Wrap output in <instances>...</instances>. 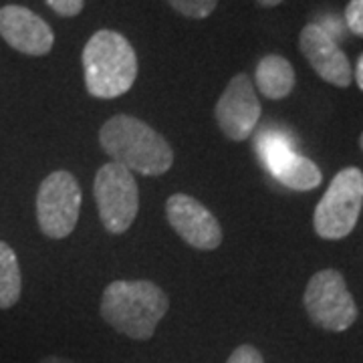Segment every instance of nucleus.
<instances>
[{"label": "nucleus", "mask_w": 363, "mask_h": 363, "mask_svg": "<svg viewBox=\"0 0 363 363\" xmlns=\"http://www.w3.org/2000/svg\"><path fill=\"white\" fill-rule=\"evenodd\" d=\"M99 143L116 164L143 176H162L174 164L166 138L133 116L107 119L99 130Z\"/></svg>", "instance_id": "f257e3e1"}, {"label": "nucleus", "mask_w": 363, "mask_h": 363, "mask_svg": "<svg viewBox=\"0 0 363 363\" xmlns=\"http://www.w3.org/2000/svg\"><path fill=\"white\" fill-rule=\"evenodd\" d=\"M101 317L117 333L135 341L154 337L169 309L168 295L152 281H113L101 295Z\"/></svg>", "instance_id": "f03ea898"}, {"label": "nucleus", "mask_w": 363, "mask_h": 363, "mask_svg": "<svg viewBox=\"0 0 363 363\" xmlns=\"http://www.w3.org/2000/svg\"><path fill=\"white\" fill-rule=\"evenodd\" d=\"M83 75L91 97L116 99L128 93L138 77V55L116 30H97L83 49Z\"/></svg>", "instance_id": "7ed1b4c3"}, {"label": "nucleus", "mask_w": 363, "mask_h": 363, "mask_svg": "<svg viewBox=\"0 0 363 363\" xmlns=\"http://www.w3.org/2000/svg\"><path fill=\"white\" fill-rule=\"evenodd\" d=\"M362 208L363 172L353 166L341 169L315 208V233L325 240H341L350 236L359 220Z\"/></svg>", "instance_id": "20e7f679"}, {"label": "nucleus", "mask_w": 363, "mask_h": 363, "mask_svg": "<svg viewBox=\"0 0 363 363\" xmlns=\"http://www.w3.org/2000/svg\"><path fill=\"white\" fill-rule=\"evenodd\" d=\"M93 196L107 233L123 234L131 228L140 210V190L133 172L116 162L104 164L95 174Z\"/></svg>", "instance_id": "39448f33"}, {"label": "nucleus", "mask_w": 363, "mask_h": 363, "mask_svg": "<svg viewBox=\"0 0 363 363\" xmlns=\"http://www.w3.org/2000/svg\"><path fill=\"white\" fill-rule=\"evenodd\" d=\"M303 301L313 323L331 333L347 331L359 315L343 274L335 269L315 272L307 283Z\"/></svg>", "instance_id": "423d86ee"}, {"label": "nucleus", "mask_w": 363, "mask_h": 363, "mask_svg": "<svg viewBox=\"0 0 363 363\" xmlns=\"http://www.w3.org/2000/svg\"><path fill=\"white\" fill-rule=\"evenodd\" d=\"M81 212V186L77 178L57 169L40 182L37 194V222L40 233L52 240L67 238L75 230Z\"/></svg>", "instance_id": "0eeeda50"}, {"label": "nucleus", "mask_w": 363, "mask_h": 363, "mask_svg": "<svg viewBox=\"0 0 363 363\" xmlns=\"http://www.w3.org/2000/svg\"><path fill=\"white\" fill-rule=\"evenodd\" d=\"M260 101L247 73L230 79L214 107V117L220 131L233 142H245L259 123Z\"/></svg>", "instance_id": "6e6552de"}, {"label": "nucleus", "mask_w": 363, "mask_h": 363, "mask_svg": "<svg viewBox=\"0 0 363 363\" xmlns=\"http://www.w3.org/2000/svg\"><path fill=\"white\" fill-rule=\"evenodd\" d=\"M166 216L182 240L198 250H216L222 242V228L216 216L188 194L169 196Z\"/></svg>", "instance_id": "1a4fd4ad"}, {"label": "nucleus", "mask_w": 363, "mask_h": 363, "mask_svg": "<svg viewBox=\"0 0 363 363\" xmlns=\"http://www.w3.org/2000/svg\"><path fill=\"white\" fill-rule=\"evenodd\" d=\"M298 49L307 59V63L323 81L335 87H343V89L350 87L353 81V69H351L347 55L339 49L337 43L317 23H311L301 30Z\"/></svg>", "instance_id": "9d476101"}, {"label": "nucleus", "mask_w": 363, "mask_h": 363, "mask_svg": "<svg viewBox=\"0 0 363 363\" xmlns=\"http://www.w3.org/2000/svg\"><path fill=\"white\" fill-rule=\"evenodd\" d=\"M0 37L6 40L14 51L43 57L55 45L52 28L39 14L18 4H6L0 9Z\"/></svg>", "instance_id": "9b49d317"}, {"label": "nucleus", "mask_w": 363, "mask_h": 363, "mask_svg": "<svg viewBox=\"0 0 363 363\" xmlns=\"http://www.w3.org/2000/svg\"><path fill=\"white\" fill-rule=\"evenodd\" d=\"M269 172L283 186L297 190V192L315 190L323 182V174L317 168V164H313L311 160H307L297 152H289L281 160H277L269 168Z\"/></svg>", "instance_id": "f8f14e48"}, {"label": "nucleus", "mask_w": 363, "mask_h": 363, "mask_svg": "<svg viewBox=\"0 0 363 363\" xmlns=\"http://www.w3.org/2000/svg\"><path fill=\"white\" fill-rule=\"evenodd\" d=\"M257 87L267 99H285L295 89V69L281 55H267L257 67Z\"/></svg>", "instance_id": "ddd939ff"}, {"label": "nucleus", "mask_w": 363, "mask_h": 363, "mask_svg": "<svg viewBox=\"0 0 363 363\" xmlns=\"http://www.w3.org/2000/svg\"><path fill=\"white\" fill-rule=\"evenodd\" d=\"M23 291V277L16 252L0 240V309H11L18 303Z\"/></svg>", "instance_id": "4468645a"}, {"label": "nucleus", "mask_w": 363, "mask_h": 363, "mask_svg": "<svg viewBox=\"0 0 363 363\" xmlns=\"http://www.w3.org/2000/svg\"><path fill=\"white\" fill-rule=\"evenodd\" d=\"M257 150H259V156L264 164V168L269 169L281 157L293 152V142L291 138L279 130H264V133H260L259 140H257Z\"/></svg>", "instance_id": "2eb2a0df"}, {"label": "nucleus", "mask_w": 363, "mask_h": 363, "mask_svg": "<svg viewBox=\"0 0 363 363\" xmlns=\"http://www.w3.org/2000/svg\"><path fill=\"white\" fill-rule=\"evenodd\" d=\"M169 6L188 18H206L214 13L218 0H168Z\"/></svg>", "instance_id": "dca6fc26"}, {"label": "nucleus", "mask_w": 363, "mask_h": 363, "mask_svg": "<svg viewBox=\"0 0 363 363\" xmlns=\"http://www.w3.org/2000/svg\"><path fill=\"white\" fill-rule=\"evenodd\" d=\"M343 23L353 35L363 37V0H350Z\"/></svg>", "instance_id": "f3484780"}, {"label": "nucleus", "mask_w": 363, "mask_h": 363, "mask_svg": "<svg viewBox=\"0 0 363 363\" xmlns=\"http://www.w3.org/2000/svg\"><path fill=\"white\" fill-rule=\"evenodd\" d=\"M226 363H264V359H262V353L255 345L245 343V345H238L230 353V357H228Z\"/></svg>", "instance_id": "a211bd4d"}, {"label": "nucleus", "mask_w": 363, "mask_h": 363, "mask_svg": "<svg viewBox=\"0 0 363 363\" xmlns=\"http://www.w3.org/2000/svg\"><path fill=\"white\" fill-rule=\"evenodd\" d=\"M47 4L59 16H77L83 11L85 0H47Z\"/></svg>", "instance_id": "6ab92c4d"}, {"label": "nucleus", "mask_w": 363, "mask_h": 363, "mask_svg": "<svg viewBox=\"0 0 363 363\" xmlns=\"http://www.w3.org/2000/svg\"><path fill=\"white\" fill-rule=\"evenodd\" d=\"M317 25L323 28L325 33L331 37V39L337 43V39L343 37V33H345V23L343 21H339L337 16H333V14H329V16H325L323 21H319Z\"/></svg>", "instance_id": "aec40b11"}, {"label": "nucleus", "mask_w": 363, "mask_h": 363, "mask_svg": "<svg viewBox=\"0 0 363 363\" xmlns=\"http://www.w3.org/2000/svg\"><path fill=\"white\" fill-rule=\"evenodd\" d=\"M355 81H357V87L363 91V55L357 61V67H355Z\"/></svg>", "instance_id": "412c9836"}, {"label": "nucleus", "mask_w": 363, "mask_h": 363, "mask_svg": "<svg viewBox=\"0 0 363 363\" xmlns=\"http://www.w3.org/2000/svg\"><path fill=\"white\" fill-rule=\"evenodd\" d=\"M39 363H75V362L65 359V357H59V355H47V357H43Z\"/></svg>", "instance_id": "4be33fe9"}, {"label": "nucleus", "mask_w": 363, "mask_h": 363, "mask_svg": "<svg viewBox=\"0 0 363 363\" xmlns=\"http://www.w3.org/2000/svg\"><path fill=\"white\" fill-rule=\"evenodd\" d=\"M260 6H267V9H271V6H277V4H281V2H285V0H257Z\"/></svg>", "instance_id": "5701e85b"}, {"label": "nucleus", "mask_w": 363, "mask_h": 363, "mask_svg": "<svg viewBox=\"0 0 363 363\" xmlns=\"http://www.w3.org/2000/svg\"><path fill=\"white\" fill-rule=\"evenodd\" d=\"M359 147H362V152H363V133L359 135Z\"/></svg>", "instance_id": "b1692460"}]
</instances>
